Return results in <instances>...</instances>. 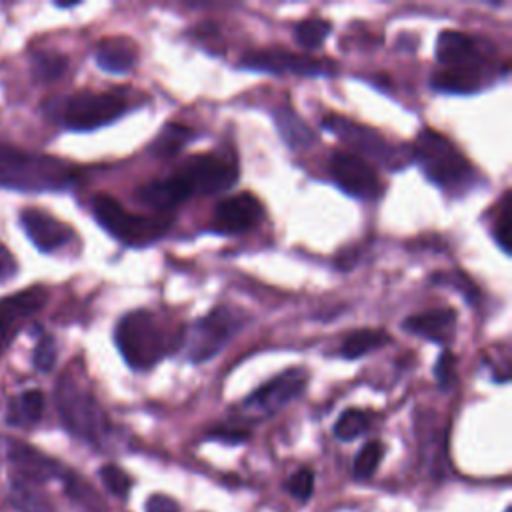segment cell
Returning <instances> with one entry per match:
<instances>
[{
    "mask_svg": "<svg viewBox=\"0 0 512 512\" xmlns=\"http://www.w3.org/2000/svg\"><path fill=\"white\" fill-rule=\"evenodd\" d=\"M322 128L336 134L342 142H346L358 154L372 158L374 162L386 166L388 170H400L410 162L408 150L390 144L378 130L358 124L346 116H336V114L326 116L322 120Z\"/></svg>",
    "mask_w": 512,
    "mask_h": 512,
    "instance_id": "8992f818",
    "label": "cell"
},
{
    "mask_svg": "<svg viewBox=\"0 0 512 512\" xmlns=\"http://www.w3.org/2000/svg\"><path fill=\"white\" fill-rule=\"evenodd\" d=\"M388 334L384 330H378V328H358V330H352L342 346H340V352L344 358H360L380 346H384L388 342Z\"/></svg>",
    "mask_w": 512,
    "mask_h": 512,
    "instance_id": "603a6c76",
    "label": "cell"
},
{
    "mask_svg": "<svg viewBox=\"0 0 512 512\" xmlns=\"http://www.w3.org/2000/svg\"><path fill=\"white\" fill-rule=\"evenodd\" d=\"M98 474H100V480H102V484L106 486L108 492H112L118 498H126L128 496L132 480H130V476L120 466L104 464Z\"/></svg>",
    "mask_w": 512,
    "mask_h": 512,
    "instance_id": "4dcf8cb0",
    "label": "cell"
},
{
    "mask_svg": "<svg viewBox=\"0 0 512 512\" xmlns=\"http://www.w3.org/2000/svg\"><path fill=\"white\" fill-rule=\"evenodd\" d=\"M54 398L60 420L70 434L84 442H102L110 430V424L106 412L86 386L72 376H62L56 384Z\"/></svg>",
    "mask_w": 512,
    "mask_h": 512,
    "instance_id": "7a4b0ae2",
    "label": "cell"
},
{
    "mask_svg": "<svg viewBox=\"0 0 512 512\" xmlns=\"http://www.w3.org/2000/svg\"><path fill=\"white\" fill-rule=\"evenodd\" d=\"M434 374H436V380L440 384L442 390H448L452 386V380H454V356L452 352H442L438 362H436V368H434Z\"/></svg>",
    "mask_w": 512,
    "mask_h": 512,
    "instance_id": "836d02e7",
    "label": "cell"
},
{
    "mask_svg": "<svg viewBox=\"0 0 512 512\" xmlns=\"http://www.w3.org/2000/svg\"><path fill=\"white\" fill-rule=\"evenodd\" d=\"M414 156L424 176L440 188H462L474 180L470 162L440 132L426 128L418 134Z\"/></svg>",
    "mask_w": 512,
    "mask_h": 512,
    "instance_id": "3957f363",
    "label": "cell"
},
{
    "mask_svg": "<svg viewBox=\"0 0 512 512\" xmlns=\"http://www.w3.org/2000/svg\"><path fill=\"white\" fill-rule=\"evenodd\" d=\"M330 30H332V26H330L328 20L314 16V18L302 20V22L296 26L294 36H296V42H298L300 48L314 50V48H318L320 44H324V40L328 38Z\"/></svg>",
    "mask_w": 512,
    "mask_h": 512,
    "instance_id": "83f0119b",
    "label": "cell"
},
{
    "mask_svg": "<svg viewBox=\"0 0 512 512\" xmlns=\"http://www.w3.org/2000/svg\"><path fill=\"white\" fill-rule=\"evenodd\" d=\"M136 196L142 204L164 212V210H170V208L182 204L192 194H190L188 186L184 184V180L174 174L166 180H154V182L140 186Z\"/></svg>",
    "mask_w": 512,
    "mask_h": 512,
    "instance_id": "ffe728a7",
    "label": "cell"
},
{
    "mask_svg": "<svg viewBox=\"0 0 512 512\" xmlns=\"http://www.w3.org/2000/svg\"><path fill=\"white\" fill-rule=\"evenodd\" d=\"M208 436L214 440H220V442H228V444H238V442L248 440V432H242V430H214Z\"/></svg>",
    "mask_w": 512,
    "mask_h": 512,
    "instance_id": "74e56055",
    "label": "cell"
},
{
    "mask_svg": "<svg viewBox=\"0 0 512 512\" xmlns=\"http://www.w3.org/2000/svg\"><path fill=\"white\" fill-rule=\"evenodd\" d=\"M48 302V290L32 286L28 290L0 298V356L12 344L22 324L44 308Z\"/></svg>",
    "mask_w": 512,
    "mask_h": 512,
    "instance_id": "5bb4252c",
    "label": "cell"
},
{
    "mask_svg": "<svg viewBox=\"0 0 512 512\" xmlns=\"http://www.w3.org/2000/svg\"><path fill=\"white\" fill-rule=\"evenodd\" d=\"M244 68L260 70V72H290L298 76H328L334 72V64L328 60H318L310 56H300L286 50H258L250 52L242 58Z\"/></svg>",
    "mask_w": 512,
    "mask_h": 512,
    "instance_id": "4fadbf2b",
    "label": "cell"
},
{
    "mask_svg": "<svg viewBox=\"0 0 512 512\" xmlns=\"http://www.w3.org/2000/svg\"><path fill=\"white\" fill-rule=\"evenodd\" d=\"M366 428H368V414L358 408H348L338 416L334 424V436L342 442H350L362 436Z\"/></svg>",
    "mask_w": 512,
    "mask_h": 512,
    "instance_id": "f1b7e54d",
    "label": "cell"
},
{
    "mask_svg": "<svg viewBox=\"0 0 512 512\" xmlns=\"http://www.w3.org/2000/svg\"><path fill=\"white\" fill-rule=\"evenodd\" d=\"M306 378L308 376L302 368H290L280 372L244 400V410L260 418L272 416L304 390Z\"/></svg>",
    "mask_w": 512,
    "mask_h": 512,
    "instance_id": "7c38bea8",
    "label": "cell"
},
{
    "mask_svg": "<svg viewBox=\"0 0 512 512\" xmlns=\"http://www.w3.org/2000/svg\"><path fill=\"white\" fill-rule=\"evenodd\" d=\"M68 70V58L60 52H36L32 56V76L38 82H54Z\"/></svg>",
    "mask_w": 512,
    "mask_h": 512,
    "instance_id": "4316f807",
    "label": "cell"
},
{
    "mask_svg": "<svg viewBox=\"0 0 512 512\" xmlns=\"http://www.w3.org/2000/svg\"><path fill=\"white\" fill-rule=\"evenodd\" d=\"M380 458H382V444L378 440L366 442L354 458V466H352L354 478L356 480L370 478L376 472V468L380 464Z\"/></svg>",
    "mask_w": 512,
    "mask_h": 512,
    "instance_id": "f546056e",
    "label": "cell"
},
{
    "mask_svg": "<svg viewBox=\"0 0 512 512\" xmlns=\"http://www.w3.org/2000/svg\"><path fill=\"white\" fill-rule=\"evenodd\" d=\"M508 236H510V208L504 200V206H502V214L500 218L496 220V228H494V238L496 242L500 244V248L508 254L510 252V246H508Z\"/></svg>",
    "mask_w": 512,
    "mask_h": 512,
    "instance_id": "e575fe53",
    "label": "cell"
},
{
    "mask_svg": "<svg viewBox=\"0 0 512 512\" xmlns=\"http://www.w3.org/2000/svg\"><path fill=\"white\" fill-rule=\"evenodd\" d=\"M92 212L98 224L126 246L152 244L170 228V218L126 212L122 204L108 194H98L92 200Z\"/></svg>",
    "mask_w": 512,
    "mask_h": 512,
    "instance_id": "5b68a950",
    "label": "cell"
},
{
    "mask_svg": "<svg viewBox=\"0 0 512 512\" xmlns=\"http://www.w3.org/2000/svg\"><path fill=\"white\" fill-rule=\"evenodd\" d=\"M16 268H18V266H16L14 256L8 252L6 246L0 244V282H6V280H10V278H14Z\"/></svg>",
    "mask_w": 512,
    "mask_h": 512,
    "instance_id": "8d00e7d4",
    "label": "cell"
},
{
    "mask_svg": "<svg viewBox=\"0 0 512 512\" xmlns=\"http://www.w3.org/2000/svg\"><path fill=\"white\" fill-rule=\"evenodd\" d=\"M32 364L40 372H50L56 364V342L50 334H44L32 354Z\"/></svg>",
    "mask_w": 512,
    "mask_h": 512,
    "instance_id": "1f68e13d",
    "label": "cell"
},
{
    "mask_svg": "<svg viewBox=\"0 0 512 512\" xmlns=\"http://www.w3.org/2000/svg\"><path fill=\"white\" fill-rule=\"evenodd\" d=\"M264 216L262 202L250 192H240L228 196L216 204L214 228L218 232L238 234L254 228Z\"/></svg>",
    "mask_w": 512,
    "mask_h": 512,
    "instance_id": "2e32d148",
    "label": "cell"
},
{
    "mask_svg": "<svg viewBox=\"0 0 512 512\" xmlns=\"http://www.w3.org/2000/svg\"><path fill=\"white\" fill-rule=\"evenodd\" d=\"M96 64L110 74H126L138 60V46L126 36L104 38L96 46Z\"/></svg>",
    "mask_w": 512,
    "mask_h": 512,
    "instance_id": "d6986e66",
    "label": "cell"
},
{
    "mask_svg": "<svg viewBox=\"0 0 512 512\" xmlns=\"http://www.w3.org/2000/svg\"><path fill=\"white\" fill-rule=\"evenodd\" d=\"M114 342L132 370L152 368L166 352L162 328L148 310L124 314L116 324Z\"/></svg>",
    "mask_w": 512,
    "mask_h": 512,
    "instance_id": "277c9868",
    "label": "cell"
},
{
    "mask_svg": "<svg viewBox=\"0 0 512 512\" xmlns=\"http://www.w3.org/2000/svg\"><path fill=\"white\" fill-rule=\"evenodd\" d=\"M126 102L116 94L82 92L70 96L62 106V122L70 130H96L118 120Z\"/></svg>",
    "mask_w": 512,
    "mask_h": 512,
    "instance_id": "ba28073f",
    "label": "cell"
},
{
    "mask_svg": "<svg viewBox=\"0 0 512 512\" xmlns=\"http://www.w3.org/2000/svg\"><path fill=\"white\" fill-rule=\"evenodd\" d=\"M436 58L446 70L490 74L492 64L482 44L458 30H442L436 42Z\"/></svg>",
    "mask_w": 512,
    "mask_h": 512,
    "instance_id": "8fae6325",
    "label": "cell"
},
{
    "mask_svg": "<svg viewBox=\"0 0 512 512\" xmlns=\"http://www.w3.org/2000/svg\"><path fill=\"white\" fill-rule=\"evenodd\" d=\"M144 510L146 512H180V504L166 494H152L146 500Z\"/></svg>",
    "mask_w": 512,
    "mask_h": 512,
    "instance_id": "d590c367",
    "label": "cell"
},
{
    "mask_svg": "<svg viewBox=\"0 0 512 512\" xmlns=\"http://www.w3.org/2000/svg\"><path fill=\"white\" fill-rule=\"evenodd\" d=\"M62 482H64V490H66L68 498L74 500L84 510H88V512H104L106 510L102 496L84 478L76 476L74 472H66Z\"/></svg>",
    "mask_w": 512,
    "mask_h": 512,
    "instance_id": "484cf974",
    "label": "cell"
},
{
    "mask_svg": "<svg viewBox=\"0 0 512 512\" xmlns=\"http://www.w3.org/2000/svg\"><path fill=\"white\" fill-rule=\"evenodd\" d=\"M274 122L282 140L290 148L302 150V148H310L316 142L314 130L292 108H286V106L278 108L274 112Z\"/></svg>",
    "mask_w": 512,
    "mask_h": 512,
    "instance_id": "44dd1931",
    "label": "cell"
},
{
    "mask_svg": "<svg viewBox=\"0 0 512 512\" xmlns=\"http://www.w3.org/2000/svg\"><path fill=\"white\" fill-rule=\"evenodd\" d=\"M12 502L20 512H52L50 500L42 494L38 484L10 478Z\"/></svg>",
    "mask_w": 512,
    "mask_h": 512,
    "instance_id": "cb8c5ba5",
    "label": "cell"
},
{
    "mask_svg": "<svg viewBox=\"0 0 512 512\" xmlns=\"http://www.w3.org/2000/svg\"><path fill=\"white\" fill-rule=\"evenodd\" d=\"M194 136V132L188 126L182 124H166L160 134L154 138L150 152L158 158H170L174 154H178L186 142Z\"/></svg>",
    "mask_w": 512,
    "mask_h": 512,
    "instance_id": "d4e9b609",
    "label": "cell"
},
{
    "mask_svg": "<svg viewBox=\"0 0 512 512\" xmlns=\"http://www.w3.org/2000/svg\"><path fill=\"white\" fill-rule=\"evenodd\" d=\"M402 328L434 344H448L456 328V310L452 308H432L420 314H412L404 320Z\"/></svg>",
    "mask_w": 512,
    "mask_h": 512,
    "instance_id": "ac0fdd59",
    "label": "cell"
},
{
    "mask_svg": "<svg viewBox=\"0 0 512 512\" xmlns=\"http://www.w3.org/2000/svg\"><path fill=\"white\" fill-rule=\"evenodd\" d=\"M8 460L12 464V478L32 482L38 486L48 480H56V478L62 480L64 474L68 472L62 468L60 462L16 440L8 442Z\"/></svg>",
    "mask_w": 512,
    "mask_h": 512,
    "instance_id": "9a60e30c",
    "label": "cell"
},
{
    "mask_svg": "<svg viewBox=\"0 0 512 512\" xmlns=\"http://www.w3.org/2000/svg\"><path fill=\"white\" fill-rule=\"evenodd\" d=\"M78 168L58 156L0 144V188L16 192H56L74 184Z\"/></svg>",
    "mask_w": 512,
    "mask_h": 512,
    "instance_id": "6da1fadb",
    "label": "cell"
},
{
    "mask_svg": "<svg viewBox=\"0 0 512 512\" xmlns=\"http://www.w3.org/2000/svg\"><path fill=\"white\" fill-rule=\"evenodd\" d=\"M312 490H314V474H312V470L300 468V470H296V472L290 476V480H288V492H290L294 498L306 502V500L310 498Z\"/></svg>",
    "mask_w": 512,
    "mask_h": 512,
    "instance_id": "d6a6232c",
    "label": "cell"
},
{
    "mask_svg": "<svg viewBox=\"0 0 512 512\" xmlns=\"http://www.w3.org/2000/svg\"><path fill=\"white\" fill-rule=\"evenodd\" d=\"M238 328L240 314L226 306H216L188 328L184 336L188 358L192 362H206L214 358Z\"/></svg>",
    "mask_w": 512,
    "mask_h": 512,
    "instance_id": "52a82bcc",
    "label": "cell"
},
{
    "mask_svg": "<svg viewBox=\"0 0 512 512\" xmlns=\"http://www.w3.org/2000/svg\"><path fill=\"white\" fill-rule=\"evenodd\" d=\"M20 224L30 238V242L40 252H54L70 242L72 228L64 222L56 220L52 214L38 210V208H26L20 214Z\"/></svg>",
    "mask_w": 512,
    "mask_h": 512,
    "instance_id": "e0dca14e",
    "label": "cell"
},
{
    "mask_svg": "<svg viewBox=\"0 0 512 512\" xmlns=\"http://www.w3.org/2000/svg\"><path fill=\"white\" fill-rule=\"evenodd\" d=\"M330 174L346 194L356 198H376L382 190L376 170L364 158L348 150H332Z\"/></svg>",
    "mask_w": 512,
    "mask_h": 512,
    "instance_id": "30bf717a",
    "label": "cell"
},
{
    "mask_svg": "<svg viewBox=\"0 0 512 512\" xmlns=\"http://www.w3.org/2000/svg\"><path fill=\"white\" fill-rule=\"evenodd\" d=\"M184 180L190 194H218L232 188L238 180L236 164L216 154L192 156L176 174Z\"/></svg>",
    "mask_w": 512,
    "mask_h": 512,
    "instance_id": "9c48e42d",
    "label": "cell"
},
{
    "mask_svg": "<svg viewBox=\"0 0 512 512\" xmlns=\"http://www.w3.org/2000/svg\"><path fill=\"white\" fill-rule=\"evenodd\" d=\"M58 8H72V6H78V2H56Z\"/></svg>",
    "mask_w": 512,
    "mask_h": 512,
    "instance_id": "f35d334b",
    "label": "cell"
},
{
    "mask_svg": "<svg viewBox=\"0 0 512 512\" xmlns=\"http://www.w3.org/2000/svg\"><path fill=\"white\" fill-rule=\"evenodd\" d=\"M44 396L40 390H26L10 400L6 420L14 426H32L42 418Z\"/></svg>",
    "mask_w": 512,
    "mask_h": 512,
    "instance_id": "7402d4cb",
    "label": "cell"
}]
</instances>
